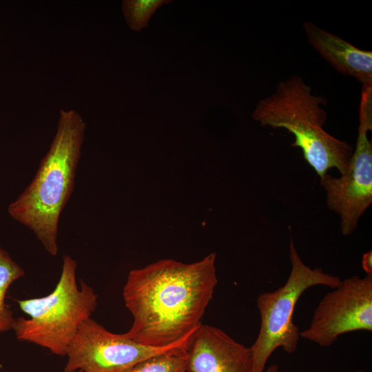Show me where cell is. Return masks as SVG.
I'll list each match as a JSON object with an SVG mask.
<instances>
[{"label":"cell","mask_w":372,"mask_h":372,"mask_svg":"<svg viewBox=\"0 0 372 372\" xmlns=\"http://www.w3.org/2000/svg\"><path fill=\"white\" fill-rule=\"evenodd\" d=\"M215 261L212 253L194 263L165 259L131 270L123 289L133 318L127 335L155 347L189 336L213 298L218 283Z\"/></svg>","instance_id":"cell-1"},{"label":"cell","mask_w":372,"mask_h":372,"mask_svg":"<svg viewBox=\"0 0 372 372\" xmlns=\"http://www.w3.org/2000/svg\"><path fill=\"white\" fill-rule=\"evenodd\" d=\"M85 127L76 110L60 111L54 137L33 179L8 207L51 256L59 251V219L74 187Z\"/></svg>","instance_id":"cell-2"},{"label":"cell","mask_w":372,"mask_h":372,"mask_svg":"<svg viewBox=\"0 0 372 372\" xmlns=\"http://www.w3.org/2000/svg\"><path fill=\"white\" fill-rule=\"evenodd\" d=\"M327 101L311 93V87L296 75L276 85V91L260 100L252 113L262 126L285 128L293 134L292 147L300 148L303 157L317 174L323 177L331 168L341 176L349 166L352 147L323 128L327 112L321 107Z\"/></svg>","instance_id":"cell-3"},{"label":"cell","mask_w":372,"mask_h":372,"mask_svg":"<svg viewBox=\"0 0 372 372\" xmlns=\"http://www.w3.org/2000/svg\"><path fill=\"white\" fill-rule=\"evenodd\" d=\"M76 268V260L65 255L60 278L52 292L18 301L20 309L30 316L15 320L12 330L18 340L66 355L79 327L97 307L98 297L92 287L81 280L79 289Z\"/></svg>","instance_id":"cell-4"},{"label":"cell","mask_w":372,"mask_h":372,"mask_svg":"<svg viewBox=\"0 0 372 372\" xmlns=\"http://www.w3.org/2000/svg\"><path fill=\"white\" fill-rule=\"evenodd\" d=\"M289 251L291 269L286 282L276 290L263 292L257 298L260 327L255 342L249 347L250 372H264L267 360L278 348L288 353L296 350L300 332L293 321V316L299 298L307 289L317 285L333 289L342 281L322 269H311L306 265L292 240Z\"/></svg>","instance_id":"cell-5"},{"label":"cell","mask_w":372,"mask_h":372,"mask_svg":"<svg viewBox=\"0 0 372 372\" xmlns=\"http://www.w3.org/2000/svg\"><path fill=\"white\" fill-rule=\"evenodd\" d=\"M372 130V86L362 87L355 148L346 172L340 178L326 174L320 178L329 208L340 218L344 236L357 227L372 203V145L367 133Z\"/></svg>","instance_id":"cell-6"},{"label":"cell","mask_w":372,"mask_h":372,"mask_svg":"<svg viewBox=\"0 0 372 372\" xmlns=\"http://www.w3.org/2000/svg\"><path fill=\"white\" fill-rule=\"evenodd\" d=\"M193 333L179 342L155 347L137 342L126 333H112L90 318L68 348L64 372H130L146 359L187 347Z\"/></svg>","instance_id":"cell-7"},{"label":"cell","mask_w":372,"mask_h":372,"mask_svg":"<svg viewBox=\"0 0 372 372\" xmlns=\"http://www.w3.org/2000/svg\"><path fill=\"white\" fill-rule=\"evenodd\" d=\"M357 331H372V275L353 276L333 288L318 303L300 337L327 347L340 335Z\"/></svg>","instance_id":"cell-8"},{"label":"cell","mask_w":372,"mask_h":372,"mask_svg":"<svg viewBox=\"0 0 372 372\" xmlns=\"http://www.w3.org/2000/svg\"><path fill=\"white\" fill-rule=\"evenodd\" d=\"M190 372H250L249 347L237 342L222 329L200 324L187 347Z\"/></svg>","instance_id":"cell-9"},{"label":"cell","mask_w":372,"mask_h":372,"mask_svg":"<svg viewBox=\"0 0 372 372\" xmlns=\"http://www.w3.org/2000/svg\"><path fill=\"white\" fill-rule=\"evenodd\" d=\"M303 28L312 47L337 71L354 76L362 87L372 86V52L359 49L311 21Z\"/></svg>","instance_id":"cell-10"},{"label":"cell","mask_w":372,"mask_h":372,"mask_svg":"<svg viewBox=\"0 0 372 372\" xmlns=\"http://www.w3.org/2000/svg\"><path fill=\"white\" fill-rule=\"evenodd\" d=\"M24 274L22 267L0 247V333L13 329L16 319L6 304V294L11 284Z\"/></svg>","instance_id":"cell-11"},{"label":"cell","mask_w":372,"mask_h":372,"mask_svg":"<svg viewBox=\"0 0 372 372\" xmlns=\"http://www.w3.org/2000/svg\"><path fill=\"white\" fill-rule=\"evenodd\" d=\"M187 347L146 359L130 372H187Z\"/></svg>","instance_id":"cell-12"},{"label":"cell","mask_w":372,"mask_h":372,"mask_svg":"<svg viewBox=\"0 0 372 372\" xmlns=\"http://www.w3.org/2000/svg\"><path fill=\"white\" fill-rule=\"evenodd\" d=\"M169 0H125L122 2L123 12L128 26L140 31L148 25L154 12Z\"/></svg>","instance_id":"cell-13"},{"label":"cell","mask_w":372,"mask_h":372,"mask_svg":"<svg viewBox=\"0 0 372 372\" xmlns=\"http://www.w3.org/2000/svg\"><path fill=\"white\" fill-rule=\"evenodd\" d=\"M362 267L366 275H372V252L365 253L362 259Z\"/></svg>","instance_id":"cell-14"},{"label":"cell","mask_w":372,"mask_h":372,"mask_svg":"<svg viewBox=\"0 0 372 372\" xmlns=\"http://www.w3.org/2000/svg\"><path fill=\"white\" fill-rule=\"evenodd\" d=\"M278 366L277 364H272L264 371V372H278Z\"/></svg>","instance_id":"cell-15"},{"label":"cell","mask_w":372,"mask_h":372,"mask_svg":"<svg viewBox=\"0 0 372 372\" xmlns=\"http://www.w3.org/2000/svg\"><path fill=\"white\" fill-rule=\"evenodd\" d=\"M356 372H371V371H363V370H360L358 371H356Z\"/></svg>","instance_id":"cell-16"},{"label":"cell","mask_w":372,"mask_h":372,"mask_svg":"<svg viewBox=\"0 0 372 372\" xmlns=\"http://www.w3.org/2000/svg\"><path fill=\"white\" fill-rule=\"evenodd\" d=\"M75 372H83V371H75Z\"/></svg>","instance_id":"cell-17"},{"label":"cell","mask_w":372,"mask_h":372,"mask_svg":"<svg viewBox=\"0 0 372 372\" xmlns=\"http://www.w3.org/2000/svg\"><path fill=\"white\" fill-rule=\"evenodd\" d=\"M187 372H190V371H188Z\"/></svg>","instance_id":"cell-18"}]
</instances>
